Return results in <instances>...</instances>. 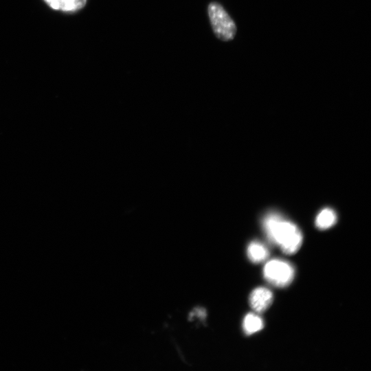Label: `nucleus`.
I'll use <instances>...</instances> for the list:
<instances>
[{
  "instance_id": "f257e3e1",
  "label": "nucleus",
  "mask_w": 371,
  "mask_h": 371,
  "mask_svg": "<svg viewBox=\"0 0 371 371\" xmlns=\"http://www.w3.org/2000/svg\"><path fill=\"white\" fill-rule=\"evenodd\" d=\"M262 226L269 240L286 254H295L302 243V234L292 222L277 212H269L262 219Z\"/></svg>"
},
{
  "instance_id": "f03ea898",
  "label": "nucleus",
  "mask_w": 371,
  "mask_h": 371,
  "mask_svg": "<svg viewBox=\"0 0 371 371\" xmlns=\"http://www.w3.org/2000/svg\"><path fill=\"white\" fill-rule=\"evenodd\" d=\"M207 13L216 36L223 41L232 40L236 34V26L224 8L218 3L212 2L208 5Z\"/></svg>"
},
{
  "instance_id": "7ed1b4c3",
  "label": "nucleus",
  "mask_w": 371,
  "mask_h": 371,
  "mask_svg": "<svg viewBox=\"0 0 371 371\" xmlns=\"http://www.w3.org/2000/svg\"><path fill=\"white\" fill-rule=\"evenodd\" d=\"M295 271L288 262L273 259L266 263L263 269L265 280L272 285L285 287L293 280Z\"/></svg>"
},
{
  "instance_id": "20e7f679",
  "label": "nucleus",
  "mask_w": 371,
  "mask_h": 371,
  "mask_svg": "<svg viewBox=\"0 0 371 371\" xmlns=\"http://www.w3.org/2000/svg\"><path fill=\"white\" fill-rule=\"evenodd\" d=\"M272 300V292L265 287L255 289L249 297L250 306L257 313L264 312L271 305Z\"/></svg>"
},
{
  "instance_id": "39448f33",
  "label": "nucleus",
  "mask_w": 371,
  "mask_h": 371,
  "mask_svg": "<svg viewBox=\"0 0 371 371\" xmlns=\"http://www.w3.org/2000/svg\"><path fill=\"white\" fill-rule=\"evenodd\" d=\"M52 9L63 12H74L82 9L87 0H44Z\"/></svg>"
},
{
  "instance_id": "423d86ee",
  "label": "nucleus",
  "mask_w": 371,
  "mask_h": 371,
  "mask_svg": "<svg viewBox=\"0 0 371 371\" xmlns=\"http://www.w3.org/2000/svg\"><path fill=\"white\" fill-rule=\"evenodd\" d=\"M249 259L254 263H260L266 260L269 251L267 247L258 241L251 242L247 249Z\"/></svg>"
},
{
  "instance_id": "0eeeda50",
  "label": "nucleus",
  "mask_w": 371,
  "mask_h": 371,
  "mask_svg": "<svg viewBox=\"0 0 371 371\" xmlns=\"http://www.w3.org/2000/svg\"><path fill=\"white\" fill-rule=\"evenodd\" d=\"M337 214L330 208L323 209L317 216L315 225L320 229H326L332 227L337 222Z\"/></svg>"
},
{
  "instance_id": "6e6552de",
  "label": "nucleus",
  "mask_w": 371,
  "mask_h": 371,
  "mask_svg": "<svg viewBox=\"0 0 371 371\" xmlns=\"http://www.w3.org/2000/svg\"><path fill=\"white\" fill-rule=\"evenodd\" d=\"M243 329L247 335H251L260 330L263 326V321L259 316L253 314H247L243 321Z\"/></svg>"
}]
</instances>
